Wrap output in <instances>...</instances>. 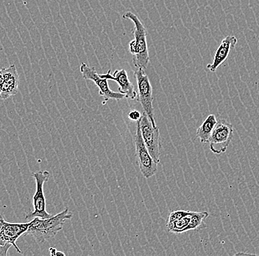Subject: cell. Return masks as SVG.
<instances>
[{
  "label": "cell",
  "instance_id": "obj_14",
  "mask_svg": "<svg viewBox=\"0 0 259 256\" xmlns=\"http://www.w3.org/2000/svg\"><path fill=\"white\" fill-rule=\"evenodd\" d=\"M194 212L189 211L185 215L181 216V218H178L176 221L171 222V223H166V228L168 231L173 233H184V230L190 223L191 218Z\"/></svg>",
  "mask_w": 259,
  "mask_h": 256
},
{
  "label": "cell",
  "instance_id": "obj_18",
  "mask_svg": "<svg viewBox=\"0 0 259 256\" xmlns=\"http://www.w3.org/2000/svg\"><path fill=\"white\" fill-rule=\"evenodd\" d=\"M58 255H64L65 256V253L63 252H61V251H57L56 256Z\"/></svg>",
  "mask_w": 259,
  "mask_h": 256
},
{
  "label": "cell",
  "instance_id": "obj_1",
  "mask_svg": "<svg viewBox=\"0 0 259 256\" xmlns=\"http://www.w3.org/2000/svg\"><path fill=\"white\" fill-rule=\"evenodd\" d=\"M72 213L69 208H65L62 212L48 218H33L30 222L28 230L25 235H31L39 244L53 239L58 234V232L64 228L66 220L72 218Z\"/></svg>",
  "mask_w": 259,
  "mask_h": 256
},
{
  "label": "cell",
  "instance_id": "obj_10",
  "mask_svg": "<svg viewBox=\"0 0 259 256\" xmlns=\"http://www.w3.org/2000/svg\"><path fill=\"white\" fill-rule=\"evenodd\" d=\"M19 76L16 66L0 69V99L6 100L18 92Z\"/></svg>",
  "mask_w": 259,
  "mask_h": 256
},
{
  "label": "cell",
  "instance_id": "obj_15",
  "mask_svg": "<svg viewBox=\"0 0 259 256\" xmlns=\"http://www.w3.org/2000/svg\"><path fill=\"white\" fill-rule=\"evenodd\" d=\"M208 216V212H194L191 218L190 223L186 229L184 230V233L194 230L198 229L202 226L205 218Z\"/></svg>",
  "mask_w": 259,
  "mask_h": 256
},
{
  "label": "cell",
  "instance_id": "obj_7",
  "mask_svg": "<svg viewBox=\"0 0 259 256\" xmlns=\"http://www.w3.org/2000/svg\"><path fill=\"white\" fill-rule=\"evenodd\" d=\"M139 125L146 147L148 149L155 163L158 164L160 163V150L161 148L159 129L157 126L154 127L151 121L145 112L139 120Z\"/></svg>",
  "mask_w": 259,
  "mask_h": 256
},
{
  "label": "cell",
  "instance_id": "obj_9",
  "mask_svg": "<svg viewBox=\"0 0 259 256\" xmlns=\"http://www.w3.org/2000/svg\"><path fill=\"white\" fill-rule=\"evenodd\" d=\"M80 72L84 79L92 81L96 84L100 90V96L104 98L103 105L106 104L109 100H119L125 98L124 94L112 91L108 86V79L100 77L95 67H90L85 63H82L80 65Z\"/></svg>",
  "mask_w": 259,
  "mask_h": 256
},
{
  "label": "cell",
  "instance_id": "obj_6",
  "mask_svg": "<svg viewBox=\"0 0 259 256\" xmlns=\"http://www.w3.org/2000/svg\"><path fill=\"white\" fill-rule=\"evenodd\" d=\"M234 137V127L225 119L218 121L210 135V150L215 155H221L226 152Z\"/></svg>",
  "mask_w": 259,
  "mask_h": 256
},
{
  "label": "cell",
  "instance_id": "obj_4",
  "mask_svg": "<svg viewBox=\"0 0 259 256\" xmlns=\"http://www.w3.org/2000/svg\"><path fill=\"white\" fill-rule=\"evenodd\" d=\"M134 75L137 79L138 94H139L137 95V100L142 105L144 112L150 118L154 127H156L153 105V88H152L150 79L145 74V69L137 68Z\"/></svg>",
  "mask_w": 259,
  "mask_h": 256
},
{
  "label": "cell",
  "instance_id": "obj_5",
  "mask_svg": "<svg viewBox=\"0 0 259 256\" xmlns=\"http://www.w3.org/2000/svg\"><path fill=\"white\" fill-rule=\"evenodd\" d=\"M137 133H136L135 141L136 157H137L139 169L146 179H149L154 176L158 171V163H155L148 149L146 147L145 142L142 138L139 121H137Z\"/></svg>",
  "mask_w": 259,
  "mask_h": 256
},
{
  "label": "cell",
  "instance_id": "obj_17",
  "mask_svg": "<svg viewBox=\"0 0 259 256\" xmlns=\"http://www.w3.org/2000/svg\"><path fill=\"white\" fill-rule=\"evenodd\" d=\"M57 251H58V250H57L56 248L50 247V255H53V256H56Z\"/></svg>",
  "mask_w": 259,
  "mask_h": 256
},
{
  "label": "cell",
  "instance_id": "obj_8",
  "mask_svg": "<svg viewBox=\"0 0 259 256\" xmlns=\"http://www.w3.org/2000/svg\"><path fill=\"white\" fill-rule=\"evenodd\" d=\"M32 176L35 178L36 182V191L33 196V211L28 213L26 220L38 217L40 218H48L53 216L49 213L46 209V199H45L44 186L48 182L50 177V172L48 171H40L32 173Z\"/></svg>",
  "mask_w": 259,
  "mask_h": 256
},
{
  "label": "cell",
  "instance_id": "obj_12",
  "mask_svg": "<svg viewBox=\"0 0 259 256\" xmlns=\"http://www.w3.org/2000/svg\"><path fill=\"white\" fill-rule=\"evenodd\" d=\"M236 43H237V39L234 35H228L226 38L223 39L215 53L213 62L207 66V68L210 72H216L220 66L226 61L231 50L236 46Z\"/></svg>",
  "mask_w": 259,
  "mask_h": 256
},
{
  "label": "cell",
  "instance_id": "obj_2",
  "mask_svg": "<svg viewBox=\"0 0 259 256\" xmlns=\"http://www.w3.org/2000/svg\"><path fill=\"white\" fill-rule=\"evenodd\" d=\"M123 19H130L134 22V29L133 34L134 40L130 42V52L133 55V63L138 69H147L150 63L148 48L147 42V30L145 26L139 20L136 14L131 12H126L123 15Z\"/></svg>",
  "mask_w": 259,
  "mask_h": 256
},
{
  "label": "cell",
  "instance_id": "obj_3",
  "mask_svg": "<svg viewBox=\"0 0 259 256\" xmlns=\"http://www.w3.org/2000/svg\"><path fill=\"white\" fill-rule=\"evenodd\" d=\"M29 225L30 223H8L3 215H0V256L7 255L8 249L12 246L16 248L17 252L22 253L20 248L16 245V241L22 235H25Z\"/></svg>",
  "mask_w": 259,
  "mask_h": 256
},
{
  "label": "cell",
  "instance_id": "obj_13",
  "mask_svg": "<svg viewBox=\"0 0 259 256\" xmlns=\"http://www.w3.org/2000/svg\"><path fill=\"white\" fill-rule=\"evenodd\" d=\"M218 123V119L214 115H209L197 130V137L200 139L202 143L209 141L210 135Z\"/></svg>",
  "mask_w": 259,
  "mask_h": 256
},
{
  "label": "cell",
  "instance_id": "obj_16",
  "mask_svg": "<svg viewBox=\"0 0 259 256\" xmlns=\"http://www.w3.org/2000/svg\"><path fill=\"white\" fill-rule=\"evenodd\" d=\"M142 115L137 110H132L128 113V118L131 121L137 122L142 118Z\"/></svg>",
  "mask_w": 259,
  "mask_h": 256
},
{
  "label": "cell",
  "instance_id": "obj_11",
  "mask_svg": "<svg viewBox=\"0 0 259 256\" xmlns=\"http://www.w3.org/2000/svg\"><path fill=\"white\" fill-rule=\"evenodd\" d=\"M100 76L108 80L114 81L117 83L119 85V92L125 95L126 98L134 100L137 98V93L134 90V84L130 82L128 76L124 69L115 70L113 75L111 74V69H110L107 74H100Z\"/></svg>",
  "mask_w": 259,
  "mask_h": 256
}]
</instances>
